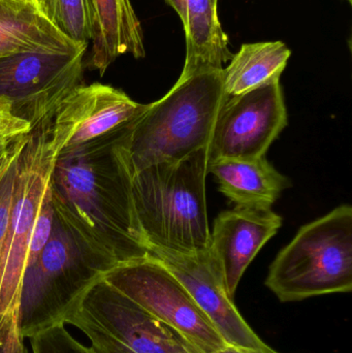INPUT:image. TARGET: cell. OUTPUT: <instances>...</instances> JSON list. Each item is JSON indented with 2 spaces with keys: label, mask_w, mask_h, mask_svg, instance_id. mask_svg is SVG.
<instances>
[{
  "label": "cell",
  "mask_w": 352,
  "mask_h": 353,
  "mask_svg": "<svg viewBox=\"0 0 352 353\" xmlns=\"http://www.w3.org/2000/svg\"><path fill=\"white\" fill-rule=\"evenodd\" d=\"M103 279L155 319L173 327L202 353L227 345L210 319L175 276L152 257L120 263Z\"/></svg>",
  "instance_id": "6"
},
{
  "label": "cell",
  "mask_w": 352,
  "mask_h": 353,
  "mask_svg": "<svg viewBox=\"0 0 352 353\" xmlns=\"http://www.w3.org/2000/svg\"><path fill=\"white\" fill-rule=\"evenodd\" d=\"M282 41L244 43L223 68V89L227 97H236L280 79L291 57Z\"/></svg>",
  "instance_id": "17"
},
{
  "label": "cell",
  "mask_w": 352,
  "mask_h": 353,
  "mask_svg": "<svg viewBox=\"0 0 352 353\" xmlns=\"http://www.w3.org/2000/svg\"><path fill=\"white\" fill-rule=\"evenodd\" d=\"M48 20L64 35L81 43L91 41L90 16L87 0H34Z\"/></svg>",
  "instance_id": "18"
},
{
  "label": "cell",
  "mask_w": 352,
  "mask_h": 353,
  "mask_svg": "<svg viewBox=\"0 0 352 353\" xmlns=\"http://www.w3.org/2000/svg\"><path fill=\"white\" fill-rule=\"evenodd\" d=\"M86 51L22 52L0 58V97L31 130L51 124L66 97L83 85Z\"/></svg>",
  "instance_id": "7"
},
{
  "label": "cell",
  "mask_w": 352,
  "mask_h": 353,
  "mask_svg": "<svg viewBox=\"0 0 352 353\" xmlns=\"http://www.w3.org/2000/svg\"><path fill=\"white\" fill-rule=\"evenodd\" d=\"M147 107L107 85H81L56 112L52 134L59 153L70 150L126 125L144 113Z\"/></svg>",
  "instance_id": "11"
},
{
  "label": "cell",
  "mask_w": 352,
  "mask_h": 353,
  "mask_svg": "<svg viewBox=\"0 0 352 353\" xmlns=\"http://www.w3.org/2000/svg\"><path fill=\"white\" fill-rule=\"evenodd\" d=\"M105 272L82 252L57 218L51 238L25 270L16 314L19 333L28 340L58 325L78 308Z\"/></svg>",
  "instance_id": "5"
},
{
  "label": "cell",
  "mask_w": 352,
  "mask_h": 353,
  "mask_svg": "<svg viewBox=\"0 0 352 353\" xmlns=\"http://www.w3.org/2000/svg\"><path fill=\"white\" fill-rule=\"evenodd\" d=\"M31 353H96L90 345L83 344L68 330L58 325L29 338Z\"/></svg>",
  "instance_id": "20"
},
{
  "label": "cell",
  "mask_w": 352,
  "mask_h": 353,
  "mask_svg": "<svg viewBox=\"0 0 352 353\" xmlns=\"http://www.w3.org/2000/svg\"><path fill=\"white\" fill-rule=\"evenodd\" d=\"M183 23L186 39L185 63L181 78L198 70H222L231 61L229 37L217 12L218 0H165Z\"/></svg>",
  "instance_id": "15"
},
{
  "label": "cell",
  "mask_w": 352,
  "mask_h": 353,
  "mask_svg": "<svg viewBox=\"0 0 352 353\" xmlns=\"http://www.w3.org/2000/svg\"><path fill=\"white\" fill-rule=\"evenodd\" d=\"M87 48L54 26L34 0H0V58L22 52L70 54Z\"/></svg>",
  "instance_id": "14"
},
{
  "label": "cell",
  "mask_w": 352,
  "mask_h": 353,
  "mask_svg": "<svg viewBox=\"0 0 352 353\" xmlns=\"http://www.w3.org/2000/svg\"><path fill=\"white\" fill-rule=\"evenodd\" d=\"M30 132V124L14 116L10 101L0 97V140H10Z\"/></svg>",
  "instance_id": "23"
},
{
  "label": "cell",
  "mask_w": 352,
  "mask_h": 353,
  "mask_svg": "<svg viewBox=\"0 0 352 353\" xmlns=\"http://www.w3.org/2000/svg\"><path fill=\"white\" fill-rule=\"evenodd\" d=\"M28 134H24V136H20L14 139L0 157V183H1L2 179L6 176V172L8 171L10 165L18 159L19 155L21 154L23 149L26 146Z\"/></svg>",
  "instance_id": "25"
},
{
  "label": "cell",
  "mask_w": 352,
  "mask_h": 353,
  "mask_svg": "<svg viewBox=\"0 0 352 353\" xmlns=\"http://www.w3.org/2000/svg\"><path fill=\"white\" fill-rule=\"evenodd\" d=\"M265 284L282 303L351 292V205L302 226L275 257Z\"/></svg>",
  "instance_id": "4"
},
{
  "label": "cell",
  "mask_w": 352,
  "mask_h": 353,
  "mask_svg": "<svg viewBox=\"0 0 352 353\" xmlns=\"http://www.w3.org/2000/svg\"><path fill=\"white\" fill-rule=\"evenodd\" d=\"M347 1H349V3L352 4V0H347Z\"/></svg>",
  "instance_id": "27"
},
{
  "label": "cell",
  "mask_w": 352,
  "mask_h": 353,
  "mask_svg": "<svg viewBox=\"0 0 352 353\" xmlns=\"http://www.w3.org/2000/svg\"><path fill=\"white\" fill-rule=\"evenodd\" d=\"M130 122L99 140L61 151L50 182L55 217L105 273L147 256L130 195L125 147Z\"/></svg>",
  "instance_id": "1"
},
{
  "label": "cell",
  "mask_w": 352,
  "mask_h": 353,
  "mask_svg": "<svg viewBox=\"0 0 352 353\" xmlns=\"http://www.w3.org/2000/svg\"><path fill=\"white\" fill-rule=\"evenodd\" d=\"M215 353H279L275 352L274 350H270V352H258V350H246V348L238 347V346L227 345L223 346L220 350H217Z\"/></svg>",
  "instance_id": "26"
},
{
  "label": "cell",
  "mask_w": 352,
  "mask_h": 353,
  "mask_svg": "<svg viewBox=\"0 0 352 353\" xmlns=\"http://www.w3.org/2000/svg\"><path fill=\"white\" fill-rule=\"evenodd\" d=\"M207 147L175 163L132 173V209L145 247L179 253L209 248Z\"/></svg>",
  "instance_id": "2"
},
{
  "label": "cell",
  "mask_w": 352,
  "mask_h": 353,
  "mask_svg": "<svg viewBox=\"0 0 352 353\" xmlns=\"http://www.w3.org/2000/svg\"><path fill=\"white\" fill-rule=\"evenodd\" d=\"M0 353H29L24 338L19 333L16 319L0 331Z\"/></svg>",
  "instance_id": "24"
},
{
  "label": "cell",
  "mask_w": 352,
  "mask_h": 353,
  "mask_svg": "<svg viewBox=\"0 0 352 353\" xmlns=\"http://www.w3.org/2000/svg\"><path fill=\"white\" fill-rule=\"evenodd\" d=\"M282 225V217L272 209L235 207L217 216L210 234L211 254L222 271L234 299L238 285L260 249Z\"/></svg>",
  "instance_id": "12"
},
{
  "label": "cell",
  "mask_w": 352,
  "mask_h": 353,
  "mask_svg": "<svg viewBox=\"0 0 352 353\" xmlns=\"http://www.w3.org/2000/svg\"><path fill=\"white\" fill-rule=\"evenodd\" d=\"M10 140H12V139H10ZM0 141H4V140H0Z\"/></svg>",
  "instance_id": "28"
},
{
  "label": "cell",
  "mask_w": 352,
  "mask_h": 353,
  "mask_svg": "<svg viewBox=\"0 0 352 353\" xmlns=\"http://www.w3.org/2000/svg\"><path fill=\"white\" fill-rule=\"evenodd\" d=\"M90 16V65L103 76L124 54L146 55L140 20L130 0H87Z\"/></svg>",
  "instance_id": "13"
},
{
  "label": "cell",
  "mask_w": 352,
  "mask_h": 353,
  "mask_svg": "<svg viewBox=\"0 0 352 353\" xmlns=\"http://www.w3.org/2000/svg\"><path fill=\"white\" fill-rule=\"evenodd\" d=\"M219 184V190L236 207L272 209L281 192L291 186L266 157L250 159H217L208 163Z\"/></svg>",
  "instance_id": "16"
},
{
  "label": "cell",
  "mask_w": 352,
  "mask_h": 353,
  "mask_svg": "<svg viewBox=\"0 0 352 353\" xmlns=\"http://www.w3.org/2000/svg\"><path fill=\"white\" fill-rule=\"evenodd\" d=\"M287 125L280 79L229 97L219 111L207 147L208 163L266 157Z\"/></svg>",
  "instance_id": "8"
},
{
  "label": "cell",
  "mask_w": 352,
  "mask_h": 353,
  "mask_svg": "<svg viewBox=\"0 0 352 353\" xmlns=\"http://www.w3.org/2000/svg\"><path fill=\"white\" fill-rule=\"evenodd\" d=\"M17 168H18V159L10 165L0 183V331L3 330V327L12 319H16L6 304L3 281L6 238H8L12 199H14V189H16Z\"/></svg>",
  "instance_id": "19"
},
{
  "label": "cell",
  "mask_w": 352,
  "mask_h": 353,
  "mask_svg": "<svg viewBox=\"0 0 352 353\" xmlns=\"http://www.w3.org/2000/svg\"><path fill=\"white\" fill-rule=\"evenodd\" d=\"M54 221H55V212H54L53 205H52L51 191H50L49 186L45 196H43V203H41L39 215H37L34 226H33L25 270L34 263L47 243L49 242L52 230H53Z\"/></svg>",
  "instance_id": "21"
},
{
  "label": "cell",
  "mask_w": 352,
  "mask_h": 353,
  "mask_svg": "<svg viewBox=\"0 0 352 353\" xmlns=\"http://www.w3.org/2000/svg\"><path fill=\"white\" fill-rule=\"evenodd\" d=\"M65 325H70L81 332L88 340L89 345L96 353H134L92 325L78 321H66Z\"/></svg>",
  "instance_id": "22"
},
{
  "label": "cell",
  "mask_w": 352,
  "mask_h": 353,
  "mask_svg": "<svg viewBox=\"0 0 352 353\" xmlns=\"http://www.w3.org/2000/svg\"><path fill=\"white\" fill-rule=\"evenodd\" d=\"M222 70L210 68L180 77L163 99L130 122L125 147L132 174L181 161L208 147L217 116L229 99Z\"/></svg>",
  "instance_id": "3"
},
{
  "label": "cell",
  "mask_w": 352,
  "mask_h": 353,
  "mask_svg": "<svg viewBox=\"0 0 352 353\" xmlns=\"http://www.w3.org/2000/svg\"><path fill=\"white\" fill-rule=\"evenodd\" d=\"M147 255L175 276L210 319L225 343L258 352L272 350L256 335L234 304L222 271L210 249L179 253L147 246Z\"/></svg>",
  "instance_id": "10"
},
{
  "label": "cell",
  "mask_w": 352,
  "mask_h": 353,
  "mask_svg": "<svg viewBox=\"0 0 352 353\" xmlns=\"http://www.w3.org/2000/svg\"><path fill=\"white\" fill-rule=\"evenodd\" d=\"M101 330L134 353H202L179 332L126 298L101 278L66 321Z\"/></svg>",
  "instance_id": "9"
}]
</instances>
